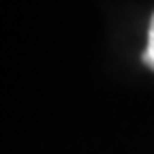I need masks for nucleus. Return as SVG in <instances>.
<instances>
[{
    "label": "nucleus",
    "mask_w": 154,
    "mask_h": 154,
    "mask_svg": "<svg viewBox=\"0 0 154 154\" xmlns=\"http://www.w3.org/2000/svg\"><path fill=\"white\" fill-rule=\"evenodd\" d=\"M141 60L148 69L154 71V15L150 17V28H148V45L141 54Z\"/></svg>",
    "instance_id": "f257e3e1"
}]
</instances>
